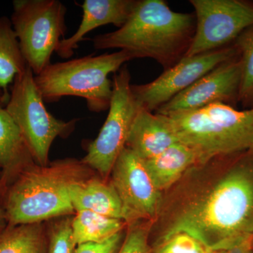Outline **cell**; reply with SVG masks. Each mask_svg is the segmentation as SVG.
Here are the masks:
<instances>
[{
	"label": "cell",
	"instance_id": "26",
	"mask_svg": "<svg viewBox=\"0 0 253 253\" xmlns=\"http://www.w3.org/2000/svg\"><path fill=\"white\" fill-rule=\"evenodd\" d=\"M208 251L209 253H253V236L239 240L225 247Z\"/></svg>",
	"mask_w": 253,
	"mask_h": 253
},
{
	"label": "cell",
	"instance_id": "19",
	"mask_svg": "<svg viewBox=\"0 0 253 253\" xmlns=\"http://www.w3.org/2000/svg\"><path fill=\"white\" fill-rule=\"evenodd\" d=\"M47 246L42 222L9 225L0 232V253H46Z\"/></svg>",
	"mask_w": 253,
	"mask_h": 253
},
{
	"label": "cell",
	"instance_id": "27",
	"mask_svg": "<svg viewBox=\"0 0 253 253\" xmlns=\"http://www.w3.org/2000/svg\"><path fill=\"white\" fill-rule=\"evenodd\" d=\"M6 221V218L4 209L0 206V232L3 231V228L4 227L5 221Z\"/></svg>",
	"mask_w": 253,
	"mask_h": 253
},
{
	"label": "cell",
	"instance_id": "14",
	"mask_svg": "<svg viewBox=\"0 0 253 253\" xmlns=\"http://www.w3.org/2000/svg\"><path fill=\"white\" fill-rule=\"evenodd\" d=\"M179 141L168 116L141 108L131 126L126 146L146 161Z\"/></svg>",
	"mask_w": 253,
	"mask_h": 253
},
{
	"label": "cell",
	"instance_id": "25",
	"mask_svg": "<svg viewBox=\"0 0 253 253\" xmlns=\"http://www.w3.org/2000/svg\"><path fill=\"white\" fill-rule=\"evenodd\" d=\"M124 230L99 243H85L76 246L73 253H118L126 237Z\"/></svg>",
	"mask_w": 253,
	"mask_h": 253
},
{
	"label": "cell",
	"instance_id": "7",
	"mask_svg": "<svg viewBox=\"0 0 253 253\" xmlns=\"http://www.w3.org/2000/svg\"><path fill=\"white\" fill-rule=\"evenodd\" d=\"M67 8L59 0H14L11 19L25 61L35 76L51 63L67 32Z\"/></svg>",
	"mask_w": 253,
	"mask_h": 253
},
{
	"label": "cell",
	"instance_id": "15",
	"mask_svg": "<svg viewBox=\"0 0 253 253\" xmlns=\"http://www.w3.org/2000/svg\"><path fill=\"white\" fill-rule=\"evenodd\" d=\"M75 211H87L107 217L123 219L122 204L111 182L97 177L76 181L69 188Z\"/></svg>",
	"mask_w": 253,
	"mask_h": 253
},
{
	"label": "cell",
	"instance_id": "24",
	"mask_svg": "<svg viewBox=\"0 0 253 253\" xmlns=\"http://www.w3.org/2000/svg\"><path fill=\"white\" fill-rule=\"evenodd\" d=\"M152 221L128 224L124 241L118 253H149L150 234Z\"/></svg>",
	"mask_w": 253,
	"mask_h": 253
},
{
	"label": "cell",
	"instance_id": "13",
	"mask_svg": "<svg viewBox=\"0 0 253 253\" xmlns=\"http://www.w3.org/2000/svg\"><path fill=\"white\" fill-rule=\"evenodd\" d=\"M136 2V0H84L79 27L73 36L60 41L55 52L62 59H70L79 43L93 30L109 24L122 27Z\"/></svg>",
	"mask_w": 253,
	"mask_h": 253
},
{
	"label": "cell",
	"instance_id": "21",
	"mask_svg": "<svg viewBox=\"0 0 253 253\" xmlns=\"http://www.w3.org/2000/svg\"><path fill=\"white\" fill-rule=\"evenodd\" d=\"M234 44L239 51L241 66L239 103L251 109L253 107V26L241 33Z\"/></svg>",
	"mask_w": 253,
	"mask_h": 253
},
{
	"label": "cell",
	"instance_id": "20",
	"mask_svg": "<svg viewBox=\"0 0 253 253\" xmlns=\"http://www.w3.org/2000/svg\"><path fill=\"white\" fill-rule=\"evenodd\" d=\"M126 225V223L122 219L91 211H80L72 219L73 240L76 246L101 242L124 230Z\"/></svg>",
	"mask_w": 253,
	"mask_h": 253
},
{
	"label": "cell",
	"instance_id": "12",
	"mask_svg": "<svg viewBox=\"0 0 253 253\" xmlns=\"http://www.w3.org/2000/svg\"><path fill=\"white\" fill-rule=\"evenodd\" d=\"M241 81L239 55L221 63L156 111L168 115L194 111L209 105L239 103Z\"/></svg>",
	"mask_w": 253,
	"mask_h": 253
},
{
	"label": "cell",
	"instance_id": "9",
	"mask_svg": "<svg viewBox=\"0 0 253 253\" xmlns=\"http://www.w3.org/2000/svg\"><path fill=\"white\" fill-rule=\"evenodd\" d=\"M196 31L185 56L230 45L253 26V1L249 0H190Z\"/></svg>",
	"mask_w": 253,
	"mask_h": 253
},
{
	"label": "cell",
	"instance_id": "8",
	"mask_svg": "<svg viewBox=\"0 0 253 253\" xmlns=\"http://www.w3.org/2000/svg\"><path fill=\"white\" fill-rule=\"evenodd\" d=\"M131 75L126 64L114 73L109 113L99 135L87 147L82 162L106 179L126 146L129 131L140 106L131 89Z\"/></svg>",
	"mask_w": 253,
	"mask_h": 253
},
{
	"label": "cell",
	"instance_id": "1",
	"mask_svg": "<svg viewBox=\"0 0 253 253\" xmlns=\"http://www.w3.org/2000/svg\"><path fill=\"white\" fill-rule=\"evenodd\" d=\"M154 244L178 233L208 251L253 236V149L194 165L163 193Z\"/></svg>",
	"mask_w": 253,
	"mask_h": 253
},
{
	"label": "cell",
	"instance_id": "23",
	"mask_svg": "<svg viewBox=\"0 0 253 253\" xmlns=\"http://www.w3.org/2000/svg\"><path fill=\"white\" fill-rule=\"evenodd\" d=\"M149 253H209L202 243L186 233H178L150 246Z\"/></svg>",
	"mask_w": 253,
	"mask_h": 253
},
{
	"label": "cell",
	"instance_id": "10",
	"mask_svg": "<svg viewBox=\"0 0 253 253\" xmlns=\"http://www.w3.org/2000/svg\"><path fill=\"white\" fill-rule=\"evenodd\" d=\"M234 44L191 56H184L155 79L144 84H131L134 99L143 109L153 112L185 90L221 63L239 56Z\"/></svg>",
	"mask_w": 253,
	"mask_h": 253
},
{
	"label": "cell",
	"instance_id": "2",
	"mask_svg": "<svg viewBox=\"0 0 253 253\" xmlns=\"http://www.w3.org/2000/svg\"><path fill=\"white\" fill-rule=\"evenodd\" d=\"M195 31L194 14L172 11L163 0H136L122 27L95 36L93 45L126 50L135 59H154L166 71L186 56Z\"/></svg>",
	"mask_w": 253,
	"mask_h": 253
},
{
	"label": "cell",
	"instance_id": "3",
	"mask_svg": "<svg viewBox=\"0 0 253 253\" xmlns=\"http://www.w3.org/2000/svg\"><path fill=\"white\" fill-rule=\"evenodd\" d=\"M90 168L75 159L61 160L42 167L35 164L20 173L5 202L10 226L41 223L74 212L69 188L88 177Z\"/></svg>",
	"mask_w": 253,
	"mask_h": 253
},
{
	"label": "cell",
	"instance_id": "11",
	"mask_svg": "<svg viewBox=\"0 0 253 253\" xmlns=\"http://www.w3.org/2000/svg\"><path fill=\"white\" fill-rule=\"evenodd\" d=\"M111 181L122 204L123 219L126 225L157 218L163 193L158 190L144 161L129 148L123 149L111 170Z\"/></svg>",
	"mask_w": 253,
	"mask_h": 253
},
{
	"label": "cell",
	"instance_id": "17",
	"mask_svg": "<svg viewBox=\"0 0 253 253\" xmlns=\"http://www.w3.org/2000/svg\"><path fill=\"white\" fill-rule=\"evenodd\" d=\"M144 162L154 185L164 193L174 186L190 168L199 163V159L194 150L179 141Z\"/></svg>",
	"mask_w": 253,
	"mask_h": 253
},
{
	"label": "cell",
	"instance_id": "16",
	"mask_svg": "<svg viewBox=\"0 0 253 253\" xmlns=\"http://www.w3.org/2000/svg\"><path fill=\"white\" fill-rule=\"evenodd\" d=\"M36 164L21 130L0 106V167L4 181L15 180L23 170Z\"/></svg>",
	"mask_w": 253,
	"mask_h": 253
},
{
	"label": "cell",
	"instance_id": "22",
	"mask_svg": "<svg viewBox=\"0 0 253 253\" xmlns=\"http://www.w3.org/2000/svg\"><path fill=\"white\" fill-rule=\"evenodd\" d=\"M46 253H73L76 246L72 231V219L68 216L51 223L47 230Z\"/></svg>",
	"mask_w": 253,
	"mask_h": 253
},
{
	"label": "cell",
	"instance_id": "4",
	"mask_svg": "<svg viewBox=\"0 0 253 253\" xmlns=\"http://www.w3.org/2000/svg\"><path fill=\"white\" fill-rule=\"evenodd\" d=\"M167 116L179 141L194 150L199 163L253 149V107L240 111L217 103Z\"/></svg>",
	"mask_w": 253,
	"mask_h": 253
},
{
	"label": "cell",
	"instance_id": "5",
	"mask_svg": "<svg viewBox=\"0 0 253 253\" xmlns=\"http://www.w3.org/2000/svg\"><path fill=\"white\" fill-rule=\"evenodd\" d=\"M135 59L126 50L113 53L50 63L35 81L44 102H56L64 96H79L86 100L88 109L100 113L109 110L112 96V82L116 73L127 61Z\"/></svg>",
	"mask_w": 253,
	"mask_h": 253
},
{
	"label": "cell",
	"instance_id": "18",
	"mask_svg": "<svg viewBox=\"0 0 253 253\" xmlns=\"http://www.w3.org/2000/svg\"><path fill=\"white\" fill-rule=\"evenodd\" d=\"M27 67L11 19L0 16V87L6 96L14 78Z\"/></svg>",
	"mask_w": 253,
	"mask_h": 253
},
{
	"label": "cell",
	"instance_id": "6",
	"mask_svg": "<svg viewBox=\"0 0 253 253\" xmlns=\"http://www.w3.org/2000/svg\"><path fill=\"white\" fill-rule=\"evenodd\" d=\"M29 67L14 78L5 109L22 133L33 160L40 166L49 164L51 144L56 138L71 134L77 120L61 121L46 109Z\"/></svg>",
	"mask_w": 253,
	"mask_h": 253
},
{
	"label": "cell",
	"instance_id": "28",
	"mask_svg": "<svg viewBox=\"0 0 253 253\" xmlns=\"http://www.w3.org/2000/svg\"><path fill=\"white\" fill-rule=\"evenodd\" d=\"M9 96H6L2 89L0 87V106H4L5 107L8 101H9Z\"/></svg>",
	"mask_w": 253,
	"mask_h": 253
}]
</instances>
